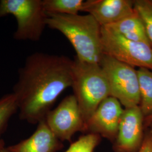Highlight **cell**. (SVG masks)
I'll return each mask as SVG.
<instances>
[{
	"instance_id": "obj_1",
	"label": "cell",
	"mask_w": 152,
	"mask_h": 152,
	"mask_svg": "<svg viewBox=\"0 0 152 152\" xmlns=\"http://www.w3.org/2000/svg\"><path fill=\"white\" fill-rule=\"evenodd\" d=\"M73 63L63 55L36 52L28 56L12 91L21 120L35 124L45 119L60 94L72 86Z\"/></svg>"
},
{
	"instance_id": "obj_9",
	"label": "cell",
	"mask_w": 152,
	"mask_h": 152,
	"mask_svg": "<svg viewBox=\"0 0 152 152\" xmlns=\"http://www.w3.org/2000/svg\"><path fill=\"white\" fill-rule=\"evenodd\" d=\"M144 116L139 106L124 109L118 130V145L126 152L141 146Z\"/></svg>"
},
{
	"instance_id": "obj_16",
	"label": "cell",
	"mask_w": 152,
	"mask_h": 152,
	"mask_svg": "<svg viewBox=\"0 0 152 152\" xmlns=\"http://www.w3.org/2000/svg\"><path fill=\"white\" fill-rule=\"evenodd\" d=\"M134 6L144 22L148 36L152 44V0L134 1Z\"/></svg>"
},
{
	"instance_id": "obj_11",
	"label": "cell",
	"mask_w": 152,
	"mask_h": 152,
	"mask_svg": "<svg viewBox=\"0 0 152 152\" xmlns=\"http://www.w3.org/2000/svg\"><path fill=\"white\" fill-rule=\"evenodd\" d=\"M58 139L44 120L31 136L6 148L10 152H55L59 147Z\"/></svg>"
},
{
	"instance_id": "obj_13",
	"label": "cell",
	"mask_w": 152,
	"mask_h": 152,
	"mask_svg": "<svg viewBox=\"0 0 152 152\" xmlns=\"http://www.w3.org/2000/svg\"><path fill=\"white\" fill-rule=\"evenodd\" d=\"M45 12L48 15H77L85 11L88 0H42Z\"/></svg>"
},
{
	"instance_id": "obj_6",
	"label": "cell",
	"mask_w": 152,
	"mask_h": 152,
	"mask_svg": "<svg viewBox=\"0 0 152 152\" xmlns=\"http://www.w3.org/2000/svg\"><path fill=\"white\" fill-rule=\"evenodd\" d=\"M103 54L135 68L152 71V46L131 41L107 28L102 27Z\"/></svg>"
},
{
	"instance_id": "obj_14",
	"label": "cell",
	"mask_w": 152,
	"mask_h": 152,
	"mask_svg": "<svg viewBox=\"0 0 152 152\" xmlns=\"http://www.w3.org/2000/svg\"><path fill=\"white\" fill-rule=\"evenodd\" d=\"M140 103L139 107L144 117L152 114V71L138 68Z\"/></svg>"
},
{
	"instance_id": "obj_10",
	"label": "cell",
	"mask_w": 152,
	"mask_h": 152,
	"mask_svg": "<svg viewBox=\"0 0 152 152\" xmlns=\"http://www.w3.org/2000/svg\"><path fill=\"white\" fill-rule=\"evenodd\" d=\"M124 111L122 104L117 99L109 96L98 106L86 126L107 136L115 135L118 133Z\"/></svg>"
},
{
	"instance_id": "obj_3",
	"label": "cell",
	"mask_w": 152,
	"mask_h": 152,
	"mask_svg": "<svg viewBox=\"0 0 152 152\" xmlns=\"http://www.w3.org/2000/svg\"><path fill=\"white\" fill-rule=\"evenodd\" d=\"M72 87L86 126L98 106L110 96L107 77L99 64L83 62L75 58L73 63Z\"/></svg>"
},
{
	"instance_id": "obj_19",
	"label": "cell",
	"mask_w": 152,
	"mask_h": 152,
	"mask_svg": "<svg viewBox=\"0 0 152 152\" xmlns=\"http://www.w3.org/2000/svg\"><path fill=\"white\" fill-rule=\"evenodd\" d=\"M144 121H145V125H149L152 124V114L145 117Z\"/></svg>"
},
{
	"instance_id": "obj_21",
	"label": "cell",
	"mask_w": 152,
	"mask_h": 152,
	"mask_svg": "<svg viewBox=\"0 0 152 152\" xmlns=\"http://www.w3.org/2000/svg\"><path fill=\"white\" fill-rule=\"evenodd\" d=\"M5 147V142L3 140L0 139V148Z\"/></svg>"
},
{
	"instance_id": "obj_12",
	"label": "cell",
	"mask_w": 152,
	"mask_h": 152,
	"mask_svg": "<svg viewBox=\"0 0 152 152\" xmlns=\"http://www.w3.org/2000/svg\"><path fill=\"white\" fill-rule=\"evenodd\" d=\"M120 36L131 41L144 42L152 46L144 22L137 12L120 22L105 26Z\"/></svg>"
},
{
	"instance_id": "obj_4",
	"label": "cell",
	"mask_w": 152,
	"mask_h": 152,
	"mask_svg": "<svg viewBox=\"0 0 152 152\" xmlns=\"http://www.w3.org/2000/svg\"><path fill=\"white\" fill-rule=\"evenodd\" d=\"M8 15L16 19L15 39L38 41L41 39L48 17L42 0H1L0 19Z\"/></svg>"
},
{
	"instance_id": "obj_17",
	"label": "cell",
	"mask_w": 152,
	"mask_h": 152,
	"mask_svg": "<svg viewBox=\"0 0 152 152\" xmlns=\"http://www.w3.org/2000/svg\"><path fill=\"white\" fill-rule=\"evenodd\" d=\"M98 142V135L88 134L73 143L65 152H93Z\"/></svg>"
},
{
	"instance_id": "obj_8",
	"label": "cell",
	"mask_w": 152,
	"mask_h": 152,
	"mask_svg": "<svg viewBox=\"0 0 152 152\" xmlns=\"http://www.w3.org/2000/svg\"><path fill=\"white\" fill-rule=\"evenodd\" d=\"M85 12L92 15L102 27H105L134 14L136 10L132 0H88Z\"/></svg>"
},
{
	"instance_id": "obj_18",
	"label": "cell",
	"mask_w": 152,
	"mask_h": 152,
	"mask_svg": "<svg viewBox=\"0 0 152 152\" xmlns=\"http://www.w3.org/2000/svg\"><path fill=\"white\" fill-rule=\"evenodd\" d=\"M139 152H152V134L147 136L142 141Z\"/></svg>"
},
{
	"instance_id": "obj_20",
	"label": "cell",
	"mask_w": 152,
	"mask_h": 152,
	"mask_svg": "<svg viewBox=\"0 0 152 152\" xmlns=\"http://www.w3.org/2000/svg\"><path fill=\"white\" fill-rule=\"evenodd\" d=\"M0 152H10L5 147H2L0 148Z\"/></svg>"
},
{
	"instance_id": "obj_2",
	"label": "cell",
	"mask_w": 152,
	"mask_h": 152,
	"mask_svg": "<svg viewBox=\"0 0 152 152\" xmlns=\"http://www.w3.org/2000/svg\"><path fill=\"white\" fill-rule=\"evenodd\" d=\"M46 26L61 33L76 51V58L88 63L99 64L103 53L102 26L90 14L48 15Z\"/></svg>"
},
{
	"instance_id": "obj_15",
	"label": "cell",
	"mask_w": 152,
	"mask_h": 152,
	"mask_svg": "<svg viewBox=\"0 0 152 152\" xmlns=\"http://www.w3.org/2000/svg\"><path fill=\"white\" fill-rule=\"evenodd\" d=\"M18 110L17 100L12 92L0 98V136L4 132L11 117Z\"/></svg>"
},
{
	"instance_id": "obj_7",
	"label": "cell",
	"mask_w": 152,
	"mask_h": 152,
	"mask_svg": "<svg viewBox=\"0 0 152 152\" xmlns=\"http://www.w3.org/2000/svg\"><path fill=\"white\" fill-rule=\"evenodd\" d=\"M49 129L60 140L71 139L76 132L85 127V123L76 96H66L59 105L50 110L45 117Z\"/></svg>"
},
{
	"instance_id": "obj_5",
	"label": "cell",
	"mask_w": 152,
	"mask_h": 152,
	"mask_svg": "<svg viewBox=\"0 0 152 152\" xmlns=\"http://www.w3.org/2000/svg\"><path fill=\"white\" fill-rule=\"evenodd\" d=\"M107 77L110 96L117 99L125 108L139 106L140 95L137 69L107 55L99 63Z\"/></svg>"
}]
</instances>
